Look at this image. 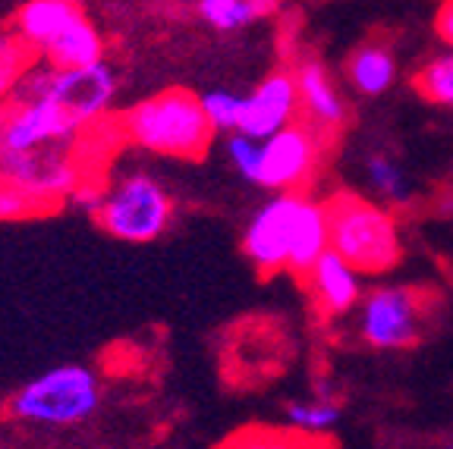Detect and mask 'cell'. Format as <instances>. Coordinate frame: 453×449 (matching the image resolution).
<instances>
[{"label":"cell","mask_w":453,"mask_h":449,"mask_svg":"<svg viewBox=\"0 0 453 449\" xmlns=\"http://www.w3.org/2000/svg\"><path fill=\"white\" fill-rule=\"evenodd\" d=\"M434 26H438L441 38H444V42L453 48V0H444V4H441L438 19H434Z\"/></svg>","instance_id":"44dd1931"},{"label":"cell","mask_w":453,"mask_h":449,"mask_svg":"<svg viewBox=\"0 0 453 449\" xmlns=\"http://www.w3.org/2000/svg\"><path fill=\"white\" fill-rule=\"evenodd\" d=\"M48 208L50 204L38 202L35 195L22 192L19 186L0 179V220H19V217H28V214H35V211H48Z\"/></svg>","instance_id":"ffe728a7"},{"label":"cell","mask_w":453,"mask_h":449,"mask_svg":"<svg viewBox=\"0 0 453 449\" xmlns=\"http://www.w3.org/2000/svg\"><path fill=\"white\" fill-rule=\"evenodd\" d=\"M79 13H82L79 0H26V4L16 10L13 32H10V35L26 50L42 54Z\"/></svg>","instance_id":"8fae6325"},{"label":"cell","mask_w":453,"mask_h":449,"mask_svg":"<svg viewBox=\"0 0 453 449\" xmlns=\"http://www.w3.org/2000/svg\"><path fill=\"white\" fill-rule=\"evenodd\" d=\"M315 157H319V141L311 129L287 123L268 139H258V155H255L249 183L274 192H293L311 176Z\"/></svg>","instance_id":"8992f818"},{"label":"cell","mask_w":453,"mask_h":449,"mask_svg":"<svg viewBox=\"0 0 453 449\" xmlns=\"http://www.w3.org/2000/svg\"><path fill=\"white\" fill-rule=\"evenodd\" d=\"M50 66H85L95 60H104V38L98 26L85 13H79L70 26L38 54Z\"/></svg>","instance_id":"4fadbf2b"},{"label":"cell","mask_w":453,"mask_h":449,"mask_svg":"<svg viewBox=\"0 0 453 449\" xmlns=\"http://www.w3.org/2000/svg\"><path fill=\"white\" fill-rule=\"evenodd\" d=\"M299 110L296 79L290 72H271L268 79L255 85L252 95H242L236 133H246L252 139H268L271 133L293 123Z\"/></svg>","instance_id":"9c48e42d"},{"label":"cell","mask_w":453,"mask_h":449,"mask_svg":"<svg viewBox=\"0 0 453 449\" xmlns=\"http://www.w3.org/2000/svg\"><path fill=\"white\" fill-rule=\"evenodd\" d=\"M293 79H296L299 110L309 113L311 123L337 129L347 119V107H343L337 88H334V82L327 79V72L319 64H303Z\"/></svg>","instance_id":"7c38bea8"},{"label":"cell","mask_w":453,"mask_h":449,"mask_svg":"<svg viewBox=\"0 0 453 449\" xmlns=\"http://www.w3.org/2000/svg\"><path fill=\"white\" fill-rule=\"evenodd\" d=\"M305 280L325 315H343L359 302V270L331 246L305 270Z\"/></svg>","instance_id":"30bf717a"},{"label":"cell","mask_w":453,"mask_h":449,"mask_svg":"<svg viewBox=\"0 0 453 449\" xmlns=\"http://www.w3.org/2000/svg\"><path fill=\"white\" fill-rule=\"evenodd\" d=\"M396 64L384 44H365L353 54L349 60V82L356 85V92L362 95H381L394 85Z\"/></svg>","instance_id":"5bb4252c"},{"label":"cell","mask_w":453,"mask_h":449,"mask_svg":"<svg viewBox=\"0 0 453 449\" xmlns=\"http://www.w3.org/2000/svg\"><path fill=\"white\" fill-rule=\"evenodd\" d=\"M98 226L120 242H155L173 220V198L149 170H123L92 204Z\"/></svg>","instance_id":"277c9868"},{"label":"cell","mask_w":453,"mask_h":449,"mask_svg":"<svg viewBox=\"0 0 453 449\" xmlns=\"http://www.w3.org/2000/svg\"><path fill=\"white\" fill-rule=\"evenodd\" d=\"M198 104H202V110H205V119L211 123L214 133H234L236 129L242 95L224 92V88H211V92L198 95Z\"/></svg>","instance_id":"ac0fdd59"},{"label":"cell","mask_w":453,"mask_h":449,"mask_svg":"<svg viewBox=\"0 0 453 449\" xmlns=\"http://www.w3.org/2000/svg\"><path fill=\"white\" fill-rule=\"evenodd\" d=\"M327 248L325 204L299 192H280L265 202L242 232V252L262 277L290 270L305 277L315 258Z\"/></svg>","instance_id":"6da1fadb"},{"label":"cell","mask_w":453,"mask_h":449,"mask_svg":"<svg viewBox=\"0 0 453 449\" xmlns=\"http://www.w3.org/2000/svg\"><path fill=\"white\" fill-rule=\"evenodd\" d=\"M64 145L32 148V151H4L0 155V179L19 186L22 192L50 204L54 198L70 195L79 186V170L60 151Z\"/></svg>","instance_id":"52a82bcc"},{"label":"cell","mask_w":453,"mask_h":449,"mask_svg":"<svg viewBox=\"0 0 453 449\" xmlns=\"http://www.w3.org/2000/svg\"><path fill=\"white\" fill-rule=\"evenodd\" d=\"M287 418L299 434H325L340 422V408L334 402H287Z\"/></svg>","instance_id":"e0dca14e"},{"label":"cell","mask_w":453,"mask_h":449,"mask_svg":"<svg viewBox=\"0 0 453 449\" xmlns=\"http://www.w3.org/2000/svg\"><path fill=\"white\" fill-rule=\"evenodd\" d=\"M120 129L129 145L161 157L198 161L208 155L214 139L211 123L198 104V95L186 88H167L142 98L120 117Z\"/></svg>","instance_id":"3957f363"},{"label":"cell","mask_w":453,"mask_h":449,"mask_svg":"<svg viewBox=\"0 0 453 449\" xmlns=\"http://www.w3.org/2000/svg\"><path fill=\"white\" fill-rule=\"evenodd\" d=\"M422 295L412 289H375L362 302V337L378 349H406L418 339Z\"/></svg>","instance_id":"ba28073f"},{"label":"cell","mask_w":453,"mask_h":449,"mask_svg":"<svg viewBox=\"0 0 453 449\" xmlns=\"http://www.w3.org/2000/svg\"><path fill=\"white\" fill-rule=\"evenodd\" d=\"M104 402L101 374L88 365H54L28 377L4 406V415L19 428L73 430L92 422Z\"/></svg>","instance_id":"7a4b0ae2"},{"label":"cell","mask_w":453,"mask_h":449,"mask_svg":"<svg viewBox=\"0 0 453 449\" xmlns=\"http://www.w3.org/2000/svg\"><path fill=\"white\" fill-rule=\"evenodd\" d=\"M368 179H372V183H375L378 189L390 198V202H396V204L410 202V195H412L410 183H406V176L400 173V167H396L390 157H384V155L368 157Z\"/></svg>","instance_id":"d6986e66"},{"label":"cell","mask_w":453,"mask_h":449,"mask_svg":"<svg viewBox=\"0 0 453 449\" xmlns=\"http://www.w3.org/2000/svg\"><path fill=\"white\" fill-rule=\"evenodd\" d=\"M327 246L349 261L359 274H381L400 261L394 217L365 198L340 192L325 204Z\"/></svg>","instance_id":"5b68a950"},{"label":"cell","mask_w":453,"mask_h":449,"mask_svg":"<svg viewBox=\"0 0 453 449\" xmlns=\"http://www.w3.org/2000/svg\"><path fill=\"white\" fill-rule=\"evenodd\" d=\"M274 0H198L196 10L202 22H208L218 32H240L249 22L265 16Z\"/></svg>","instance_id":"9a60e30c"},{"label":"cell","mask_w":453,"mask_h":449,"mask_svg":"<svg viewBox=\"0 0 453 449\" xmlns=\"http://www.w3.org/2000/svg\"><path fill=\"white\" fill-rule=\"evenodd\" d=\"M416 92L422 95L425 101L441 107H453V54L438 57L432 64H425L422 70L412 79Z\"/></svg>","instance_id":"2e32d148"}]
</instances>
